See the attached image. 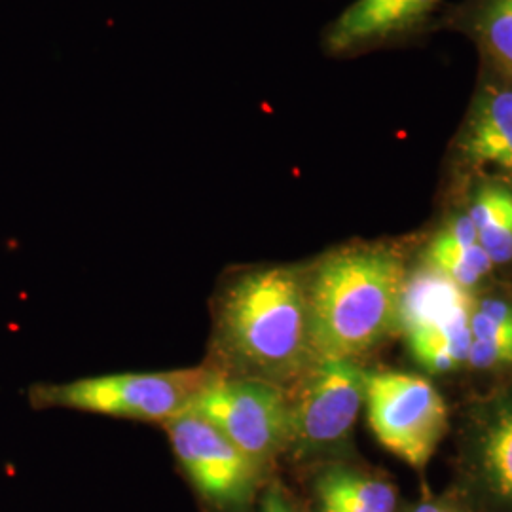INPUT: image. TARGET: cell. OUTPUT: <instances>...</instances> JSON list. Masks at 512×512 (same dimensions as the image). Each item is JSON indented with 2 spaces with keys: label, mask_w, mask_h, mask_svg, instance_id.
<instances>
[{
  "label": "cell",
  "mask_w": 512,
  "mask_h": 512,
  "mask_svg": "<svg viewBox=\"0 0 512 512\" xmlns=\"http://www.w3.org/2000/svg\"><path fill=\"white\" fill-rule=\"evenodd\" d=\"M215 346L224 374L277 384L300 372L315 359L302 277L283 266L234 277L215 308Z\"/></svg>",
  "instance_id": "obj_1"
},
{
  "label": "cell",
  "mask_w": 512,
  "mask_h": 512,
  "mask_svg": "<svg viewBox=\"0 0 512 512\" xmlns=\"http://www.w3.org/2000/svg\"><path fill=\"white\" fill-rule=\"evenodd\" d=\"M401 260L382 247H348L327 256L306 283L315 359H357L399 319Z\"/></svg>",
  "instance_id": "obj_2"
},
{
  "label": "cell",
  "mask_w": 512,
  "mask_h": 512,
  "mask_svg": "<svg viewBox=\"0 0 512 512\" xmlns=\"http://www.w3.org/2000/svg\"><path fill=\"white\" fill-rule=\"evenodd\" d=\"M215 370L181 368L165 372H124L80 378L65 384L33 385L35 408H69L126 420L162 423L177 418L194 403Z\"/></svg>",
  "instance_id": "obj_3"
},
{
  "label": "cell",
  "mask_w": 512,
  "mask_h": 512,
  "mask_svg": "<svg viewBox=\"0 0 512 512\" xmlns=\"http://www.w3.org/2000/svg\"><path fill=\"white\" fill-rule=\"evenodd\" d=\"M260 471L289 446L291 403L277 384L217 372L190 406Z\"/></svg>",
  "instance_id": "obj_4"
},
{
  "label": "cell",
  "mask_w": 512,
  "mask_h": 512,
  "mask_svg": "<svg viewBox=\"0 0 512 512\" xmlns=\"http://www.w3.org/2000/svg\"><path fill=\"white\" fill-rule=\"evenodd\" d=\"M368 423L385 450L414 469H423L448 425L439 391L414 374H366Z\"/></svg>",
  "instance_id": "obj_5"
},
{
  "label": "cell",
  "mask_w": 512,
  "mask_h": 512,
  "mask_svg": "<svg viewBox=\"0 0 512 512\" xmlns=\"http://www.w3.org/2000/svg\"><path fill=\"white\" fill-rule=\"evenodd\" d=\"M366 372L355 359H315L291 403L289 446L323 450L348 439L365 403Z\"/></svg>",
  "instance_id": "obj_6"
},
{
  "label": "cell",
  "mask_w": 512,
  "mask_h": 512,
  "mask_svg": "<svg viewBox=\"0 0 512 512\" xmlns=\"http://www.w3.org/2000/svg\"><path fill=\"white\" fill-rule=\"evenodd\" d=\"M164 427L184 473L209 503L239 507L253 497L262 471L211 421L186 410Z\"/></svg>",
  "instance_id": "obj_7"
},
{
  "label": "cell",
  "mask_w": 512,
  "mask_h": 512,
  "mask_svg": "<svg viewBox=\"0 0 512 512\" xmlns=\"http://www.w3.org/2000/svg\"><path fill=\"white\" fill-rule=\"evenodd\" d=\"M442 0H353L323 31L332 59H351L403 42L418 33Z\"/></svg>",
  "instance_id": "obj_8"
},
{
  "label": "cell",
  "mask_w": 512,
  "mask_h": 512,
  "mask_svg": "<svg viewBox=\"0 0 512 512\" xmlns=\"http://www.w3.org/2000/svg\"><path fill=\"white\" fill-rule=\"evenodd\" d=\"M461 160L512 177V82H486L471 103L458 139Z\"/></svg>",
  "instance_id": "obj_9"
},
{
  "label": "cell",
  "mask_w": 512,
  "mask_h": 512,
  "mask_svg": "<svg viewBox=\"0 0 512 512\" xmlns=\"http://www.w3.org/2000/svg\"><path fill=\"white\" fill-rule=\"evenodd\" d=\"M427 264L463 291L475 287L494 268V262L478 243L475 224L467 213L450 220L429 243Z\"/></svg>",
  "instance_id": "obj_10"
},
{
  "label": "cell",
  "mask_w": 512,
  "mask_h": 512,
  "mask_svg": "<svg viewBox=\"0 0 512 512\" xmlns=\"http://www.w3.org/2000/svg\"><path fill=\"white\" fill-rule=\"evenodd\" d=\"M471 310L454 311L452 315L408 329V346L423 368L435 374L452 372L469 363L473 344Z\"/></svg>",
  "instance_id": "obj_11"
},
{
  "label": "cell",
  "mask_w": 512,
  "mask_h": 512,
  "mask_svg": "<svg viewBox=\"0 0 512 512\" xmlns=\"http://www.w3.org/2000/svg\"><path fill=\"white\" fill-rule=\"evenodd\" d=\"M459 27L499 73L512 76V0H471Z\"/></svg>",
  "instance_id": "obj_12"
},
{
  "label": "cell",
  "mask_w": 512,
  "mask_h": 512,
  "mask_svg": "<svg viewBox=\"0 0 512 512\" xmlns=\"http://www.w3.org/2000/svg\"><path fill=\"white\" fill-rule=\"evenodd\" d=\"M478 243L494 266L512 260V190L501 184H482L467 209Z\"/></svg>",
  "instance_id": "obj_13"
},
{
  "label": "cell",
  "mask_w": 512,
  "mask_h": 512,
  "mask_svg": "<svg viewBox=\"0 0 512 512\" xmlns=\"http://www.w3.org/2000/svg\"><path fill=\"white\" fill-rule=\"evenodd\" d=\"M463 308H469L465 291L431 268L427 274L414 277L408 285L404 283L397 321H404V325L412 329L440 321Z\"/></svg>",
  "instance_id": "obj_14"
},
{
  "label": "cell",
  "mask_w": 512,
  "mask_h": 512,
  "mask_svg": "<svg viewBox=\"0 0 512 512\" xmlns=\"http://www.w3.org/2000/svg\"><path fill=\"white\" fill-rule=\"evenodd\" d=\"M315 492L340 497L366 512H395L397 507V492L391 484L344 467H334L319 476Z\"/></svg>",
  "instance_id": "obj_15"
},
{
  "label": "cell",
  "mask_w": 512,
  "mask_h": 512,
  "mask_svg": "<svg viewBox=\"0 0 512 512\" xmlns=\"http://www.w3.org/2000/svg\"><path fill=\"white\" fill-rule=\"evenodd\" d=\"M482 458L495 492L512 501V410L490 425L484 437Z\"/></svg>",
  "instance_id": "obj_16"
},
{
  "label": "cell",
  "mask_w": 512,
  "mask_h": 512,
  "mask_svg": "<svg viewBox=\"0 0 512 512\" xmlns=\"http://www.w3.org/2000/svg\"><path fill=\"white\" fill-rule=\"evenodd\" d=\"M469 365L475 368H494L512 365V344H492L475 340L471 344Z\"/></svg>",
  "instance_id": "obj_17"
},
{
  "label": "cell",
  "mask_w": 512,
  "mask_h": 512,
  "mask_svg": "<svg viewBox=\"0 0 512 512\" xmlns=\"http://www.w3.org/2000/svg\"><path fill=\"white\" fill-rule=\"evenodd\" d=\"M471 334L475 340L492 344H512V327L499 323L482 311H471Z\"/></svg>",
  "instance_id": "obj_18"
},
{
  "label": "cell",
  "mask_w": 512,
  "mask_h": 512,
  "mask_svg": "<svg viewBox=\"0 0 512 512\" xmlns=\"http://www.w3.org/2000/svg\"><path fill=\"white\" fill-rule=\"evenodd\" d=\"M478 311L486 313L488 317H492L499 323H505V325H511L512 327V306L503 302V300H497V298H486L478 304Z\"/></svg>",
  "instance_id": "obj_19"
},
{
  "label": "cell",
  "mask_w": 512,
  "mask_h": 512,
  "mask_svg": "<svg viewBox=\"0 0 512 512\" xmlns=\"http://www.w3.org/2000/svg\"><path fill=\"white\" fill-rule=\"evenodd\" d=\"M317 499H319L321 512H366L334 495L317 494Z\"/></svg>",
  "instance_id": "obj_20"
},
{
  "label": "cell",
  "mask_w": 512,
  "mask_h": 512,
  "mask_svg": "<svg viewBox=\"0 0 512 512\" xmlns=\"http://www.w3.org/2000/svg\"><path fill=\"white\" fill-rule=\"evenodd\" d=\"M260 512H293V509L279 490H272L270 494L266 495Z\"/></svg>",
  "instance_id": "obj_21"
},
{
  "label": "cell",
  "mask_w": 512,
  "mask_h": 512,
  "mask_svg": "<svg viewBox=\"0 0 512 512\" xmlns=\"http://www.w3.org/2000/svg\"><path fill=\"white\" fill-rule=\"evenodd\" d=\"M412 512H452L448 511V509H444V507H440V505H435V503H421L418 505L416 509Z\"/></svg>",
  "instance_id": "obj_22"
}]
</instances>
